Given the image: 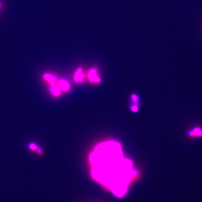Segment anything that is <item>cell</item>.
Masks as SVG:
<instances>
[{"instance_id":"3","label":"cell","mask_w":202,"mask_h":202,"mask_svg":"<svg viewBox=\"0 0 202 202\" xmlns=\"http://www.w3.org/2000/svg\"><path fill=\"white\" fill-rule=\"evenodd\" d=\"M188 135L192 139L202 138V127L195 126L188 131Z\"/></svg>"},{"instance_id":"5","label":"cell","mask_w":202,"mask_h":202,"mask_svg":"<svg viewBox=\"0 0 202 202\" xmlns=\"http://www.w3.org/2000/svg\"><path fill=\"white\" fill-rule=\"evenodd\" d=\"M58 86L62 89L64 90H67L69 88L70 86L68 83L65 80H62L58 83Z\"/></svg>"},{"instance_id":"1","label":"cell","mask_w":202,"mask_h":202,"mask_svg":"<svg viewBox=\"0 0 202 202\" xmlns=\"http://www.w3.org/2000/svg\"><path fill=\"white\" fill-rule=\"evenodd\" d=\"M105 144L104 156H102L103 183L115 194L121 196L125 194L130 182L135 175L132 163L123 156L119 143L110 142Z\"/></svg>"},{"instance_id":"8","label":"cell","mask_w":202,"mask_h":202,"mask_svg":"<svg viewBox=\"0 0 202 202\" xmlns=\"http://www.w3.org/2000/svg\"><path fill=\"white\" fill-rule=\"evenodd\" d=\"M28 146L30 150L34 151H37L38 146L36 143L31 142L29 143Z\"/></svg>"},{"instance_id":"10","label":"cell","mask_w":202,"mask_h":202,"mask_svg":"<svg viewBox=\"0 0 202 202\" xmlns=\"http://www.w3.org/2000/svg\"><path fill=\"white\" fill-rule=\"evenodd\" d=\"M1 4H0V8H1Z\"/></svg>"},{"instance_id":"4","label":"cell","mask_w":202,"mask_h":202,"mask_svg":"<svg viewBox=\"0 0 202 202\" xmlns=\"http://www.w3.org/2000/svg\"><path fill=\"white\" fill-rule=\"evenodd\" d=\"M96 72V70L94 69L91 70L89 74L90 79L91 81L99 82L100 81V80L99 77H97L96 75H95Z\"/></svg>"},{"instance_id":"6","label":"cell","mask_w":202,"mask_h":202,"mask_svg":"<svg viewBox=\"0 0 202 202\" xmlns=\"http://www.w3.org/2000/svg\"><path fill=\"white\" fill-rule=\"evenodd\" d=\"M84 77V75L82 73V70L81 69H79L77 70V72H76L75 77H74L76 81H82V78Z\"/></svg>"},{"instance_id":"2","label":"cell","mask_w":202,"mask_h":202,"mask_svg":"<svg viewBox=\"0 0 202 202\" xmlns=\"http://www.w3.org/2000/svg\"><path fill=\"white\" fill-rule=\"evenodd\" d=\"M142 105V99L139 94L133 92L130 94L129 97V107L133 113L138 112Z\"/></svg>"},{"instance_id":"9","label":"cell","mask_w":202,"mask_h":202,"mask_svg":"<svg viewBox=\"0 0 202 202\" xmlns=\"http://www.w3.org/2000/svg\"><path fill=\"white\" fill-rule=\"evenodd\" d=\"M50 90L52 91L55 96H57L60 94V91L59 88H51Z\"/></svg>"},{"instance_id":"7","label":"cell","mask_w":202,"mask_h":202,"mask_svg":"<svg viewBox=\"0 0 202 202\" xmlns=\"http://www.w3.org/2000/svg\"><path fill=\"white\" fill-rule=\"evenodd\" d=\"M44 78L45 79L49 81L52 86H54L55 85V80H57L56 77L49 74H46L44 75Z\"/></svg>"}]
</instances>
